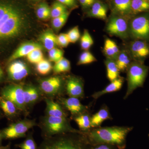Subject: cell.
<instances>
[{
  "instance_id": "1",
  "label": "cell",
  "mask_w": 149,
  "mask_h": 149,
  "mask_svg": "<svg viewBox=\"0 0 149 149\" xmlns=\"http://www.w3.org/2000/svg\"><path fill=\"white\" fill-rule=\"evenodd\" d=\"M26 19L16 6L0 3V41L19 36L26 26Z\"/></svg>"
},
{
  "instance_id": "2",
  "label": "cell",
  "mask_w": 149,
  "mask_h": 149,
  "mask_svg": "<svg viewBox=\"0 0 149 149\" xmlns=\"http://www.w3.org/2000/svg\"><path fill=\"white\" fill-rule=\"evenodd\" d=\"M133 129L129 126H111L91 128L84 132L91 145L107 144L113 145L118 149L126 146V138Z\"/></svg>"
},
{
  "instance_id": "3",
  "label": "cell",
  "mask_w": 149,
  "mask_h": 149,
  "mask_svg": "<svg viewBox=\"0 0 149 149\" xmlns=\"http://www.w3.org/2000/svg\"><path fill=\"white\" fill-rule=\"evenodd\" d=\"M43 139L37 149H89L91 146L80 130Z\"/></svg>"
},
{
  "instance_id": "4",
  "label": "cell",
  "mask_w": 149,
  "mask_h": 149,
  "mask_svg": "<svg viewBox=\"0 0 149 149\" xmlns=\"http://www.w3.org/2000/svg\"><path fill=\"white\" fill-rule=\"evenodd\" d=\"M41 128L43 138L79 130L72 128L67 117L48 116L42 118Z\"/></svg>"
},
{
  "instance_id": "5",
  "label": "cell",
  "mask_w": 149,
  "mask_h": 149,
  "mask_svg": "<svg viewBox=\"0 0 149 149\" xmlns=\"http://www.w3.org/2000/svg\"><path fill=\"white\" fill-rule=\"evenodd\" d=\"M148 67L142 62L134 61L127 69V90L124 100H126L136 89L142 87L149 71Z\"/></svg>"
},
{
  "instance_id": "6",
  "label": "cell",
  "mask_w": 149,
  "mask_h": 149,
  "mask_svg": "<svg viewBox=\"0 0 149 149\" xmlns=\"http://www.w3.org/2000/svg\"><path fill=\"white\" fill-rule=\"evenodd\" d=\"M129 35L134 40L149 42V12L134 15L129 22Z\"/></svg>"
},
{
  "instance_id": "7",
  "label": "cell",
  "mask_w": 149,
  "mask_h": 149,
  "mask_svg": "<svg viewBox=\"0 0 149 149\" xmlns=\"http://www.w3.org/2000/svg\"><path fill=\"white\" fill-rule=\"evenodd\" d=\"M37 125L35 120L24 119L12 123L1 130L3 140H12L26 137V133Z\"/></svg>"
},
{
  "instance_id": "8",
  "label": "cell",
  "mask_w": 149,
  "mask_h": 149,
  "mask_svg": "<svg viewBox=\"0 0 149 149\" xmlns=\"http://www.w3.org/2000/svg\"><path fill=\"white\" fill-rule=\"evenodd\" d=\"M106 31L110 35L126 39L130 35L129 22L125 17L118 15H113L107 23Z\"/></svg>"
},
{
  "instance_id": "9",
  "label": "cell",
  "mask_w": 149,
  "mask_h": 149,
  "mask_svg": "<svg viewBox=\"0 0 149 149\" xmlns=\"http://www.w3.org/2000/svg\"><path fill=\"white\" fill-rule=\"evenodd\" d=\"M1 96L13 103L19 110H26L24 101V85L12 84L7 85L2 89Z\"/></svg>"
},
{
  "instance_id": "10",
  "label": "cell",
  "mask_w": 149,
  "mask_h": 149,
  "mask_svg": "<svg viewBox=\"0 0 149 149\" xmlns=\"http://www.w3.org/2000/svg\"><path fill=\"white\" fill-rule=\"evenodd\" d=\"M42 93L49 97L59 95L65 90V82L60 76H55L42 79L39 82Z\"/></svg>"
},
{
  "instance_id": "11",
  "label": "cell",
  "mask_w": 149,
  "mask_h": 149,
  "mask_svg": "<svg viewBox=\"0 0 149 149\" xmlns=\"http://www.w3.org/2000/svg\"><path fill=\"white\" fill-rule=\"evenodd\" d=\"M129 52L133 60L143 62L149 56V42L134 40L130 43Z\"/></svg>"
},
{
  "instance_id": "12",
  "label": "cell",
  "mask_w": 149,
  "mask_h": 149,
  "mask_svg": "<svg viewBox=\"0 0 149 149\" xmlns=\"http://www.w3.org/2000/svg\"><path fill=\"white\" fill-rule=\"evenodd\" d=\"M7 72L10 80L20 81L28 76L29 69L27 64L21 61L11 62L7 68Z\"/></svg>"
},
{
  "instance_id": "13",
  "label": "cell",
  "mask_w": 149,
  "mask_h": 149,
  "mask_svg": "<svg viewBox=\"0 0 149 149\" xmlns=\"http://www.w3.org/2000/svg\"><path fill=\"white\" fill-rule=\"evenodd\" d=\"M65 90L69 97H84V83L79 77L72 75L68 77L65 81Z\"/></svg>"
},
{
  "instance_id": "14",
  "label": "cell",
  "mask_w": 149,
  "mask_h": 149,
  "mask_svg": "<svg viewBox=\"0 0 149 149\" xmlns=\"http://www.w3.org/2000/svg\"><path fill=\"white\" fill-rule=\"evenodd\" d=\"M60 100L61 104L70 113L73 118L88 112V107L82 104L79 99L77 98L73 97L61 98Z\"/></svg>"
},
{
  "instance_id": "15",
  "label": "cell",
  "mask_w": 149,
  "mask_h": 149,
  "mask_svg": "<svg viewBox=\"0 0 149 149\" xmlns=\"http://www.w3.org/2000/svg\"><path fill=\"white\" fill-rule=\"evenodd\" d=\"M42 49V46L35 42H27L22 44L21 45L11 56L8 59V62L15 61L23 57L26 56L32 51L36 49Z\"/></svg>"
},
{
  "instance_id": "16",
  "label": "cell",
  "mask_w": 149,
  "mask_h": 149,
  "mask_svg": "<svg viewBox=\"0 0 149 149\" xmlns=\"http://www.w3.org/2000/svg\"><path fill=\"white\" fill-rule=\"evenodd\" d=\"M45 101L46 104L47 116L67 117L66 112L61 104L56 102L49 98H46Z\"/></svg>"
},
{
  "instance_id": "17",
  "label": "cell",
  "mask_w": 149,
  "mask_h": 149,
  "mask_svg": "<svg viewBox=\"0 0 149 149\" xmlns=\"http://www.w3.org/2000/svg\"><path fill=\"white\" fill-rule=\"evenodd\" d=\"M112 119L109 110L105 106L102 107L98 111L91 116V126L92 128L101 127L102 123L105 120Z\"/></svg>"
},
{
  "instance_id": "18",
  "label": "cell",
  "mask_w": 149,
  "mask_h": 149,
  "mask_svg": "<svg viewBox=\"0 0 149 149\" xmlns=\"http://www.w3.org/2000/svg\"><path fill=\"white\" fill-rule=\"evenodd\" d=\"M123 82V78L119 77L117 79L111 81L103 90L94 93L92 97L96 100L104 95L119 91L122 88Z\"/></svg>"
},
{
  "instance_id": "19",
  "label": "cell",
  "mask_w": 149,
  "mask_h": 149,
  "mask_svg": "<svg viewBox=\"0 0 149 149\" xmlns=\"http://www.w3.org/2000/svg\"><path fill=\"white\" fill-rule=\"evenodd\" d=\"M131 0H113V10L116 15L125 17L131 14Z\"/></svg>"
},
{
  "instance_id": "20",
  "label": "cell",
  "mask_w": 149,
  "mask_h": 149,
  "mask_svg": "<svg viewBox=\"0 0 149 149\" xmlns=\"http://www.w3.org/2000/svg\"><path fill=\"white\" fill-rule=\"evenodd\" d=\"M107 12L106 6L100 1H95L91 7L88 15L92 17L104 19L107 18Z\"/></svg>"
},
{
  "instance_id": "21",
  "label": "cell",
  "mask_w": 149,
  "mask_h": 149,
  "mask_svg": "<svg viewBox=\"0 0 149 149\" xmlns=\"http://www.w3.org/2000/svg\"><path fill=\"white\" fill-rule=\"evenodd\" d=\"M132 59L129 51L128 52L124 50L120 51L115 60L120 71L123 72L127 70L132 62L131 61Z\"/></svg>"
},
{
  "instance_id": "22",
  "label": "cell",
  "mask_w": 149,
  "mask_h": 149,
  "mask_svg": "<svg viewBox=\"0 0 149 149\" xmlns=\"http://www.w3.org/2000/svg\"><path fill=\"white\" fill-rule=\"evenodd\" d=\"M40 40L48 51L55 48V46L57 45V36L50 29L46 30L40 35Z\"/></svg>"
},
{
  "instance_id": "23",
  "label": "cell",
  "mask_w": 149,
  "mask_h": 149,
  "mask_svg": "<svg viewBox=\"0 0 149 149\" xmlns=\"http://www.w3.org/2000/svg\"><path fill=\"white\" fill-rule=\"evenodd\" d=\"M0 108L5 114L9 117L16 116L19 110L13 103L1 96L0 97Z\"/></svg>"
},
{
  "instance_id": "24",
  "label": "cell",
  "mask_w": 149,
  "mask_h": 149,
  "mask_svg": "<svg viewBox=\"0 0 149 149\" xmlns=\"http://www.w3.org/2000/svg\"><path fill=\"white\" fill-rule=\"evenodd\" d=\"M120 52L118 47L114 41L109 39L105 40L104 52L107 56V58L115 60Z\"/></svg>"
},
{
  "instance_id": "25",
  "label": "cell",
  "mask_w": 149,
  "mask_h": 149,
  "mask_svg": "<svg viewBox=\"0 0 149 149\" xmlns=\"http://www.w3.org/2000/svg\"><path fill=\"white\" fill-rule=\"evenodd\" d=\"M73 119L81 131L86 132L92 128L91 126V116L88 111L77 116L74 118Z\"/></svg>"
},
{
  "instance_id": "26",
  "label": "cell",
  "mask_w": 149,
  "mask_h": 149,
  "mask_svg": "<svg viewBox=\"0 0 149 149\" xmlns=\"http://www.w3.org/2000/svg\"><path fill=\"white\" fill-rule=\"evenodd\" d=\"M105 63L106 66L107 77L109 80L111 82L117 79L119 77L120 70L118 69L115 61L107 58Z\"/></svg>"
},
{
  "instance_id": "27",
  "label": "cell",
  "mask_w": 149,
  "mask_h": 149,
  "mask_svg": "<svg viewBox=\"0 0 149 149\" xmlns=\"http://www.w3.org/2000/svg\"><path fill=\"white\" fill-rule=\"evenodd\" d=\"M149 12V3L146 0H131V14Z\"/></svg>"
},
{
  "instance_id": "28",
  "label": "cell",
  "mask_w": 149,
  "mask_h": 149,
  "mask_svg": "<svg viewBox=\"0 0 149 149\" xmlns=\"http://www.w3.org/2000/svg\"><path fill=\"white\" fill-rule=\"evenodd\" d=\"M71 69L70 63L67 59L63 58L59 61L55 63L53 67V70L56 74L69 72Z\"/></svg>"
},
{
  "instance_id": "29",
  "label": "cell",
  "mask_w": 149,
  "mask_h": 149,
  "mask_svg": "<svg viewBox=\"0 0 149 149\" xmlns=\"http://www.w3.org/2000/svg\"><path fill=\"white\" fill-rule=\"evenodd\" d=\"M51 8L45 3H40L37 10V17L42 20H46L51 17Z\"/></svg>"
},
{
  "instance_id": "30",
  "label": "cell",
  "mask_w": 149,
  "mask_h": 149,
  "mask_svg": "<svg viewBox=\"0 0 149 149\" xmlns=\"http://www.w3.org/2000/svg\"><path fill=\"white\" fill-rule=\"evenodd\" d=\"M52 69L53 67L50 62L45 59L36 64V70L42 75H47L49 73Z\"/></svg>"
},
{
  "instance_id": "31",
  "label": "cell",
  "mask_w": 149,
  "mask_h": 149,
  "mask_svg": "<svg viewBox=\"0 0 149 149\" xmlns=\"http://www.w3.org/2000/svg\"><path fill=\"white\" fill-rule=\"evenodd\" d=\"M94 44L92 36L87 29H85L80 39V46L82 49L88 51Z\"/></svg>"
},
{
  "instance_id": "32",
  "label": "cell",
  "mask_w": 149,
  "mask_h": 149,
  "mask_svg": "<svg viewBox=\"0 0 149 149\" xmlns=\"http://www.w3.org/2000/svg\"><path fill=\"white\" fill-rule=\"evenodd\" d=\"M42 49L38 48L30 52L26 56L27 61L32 64H37L44 59V55Z\"/></svg>"
},
{
  "instance_id": "33",
  "label": "cell",
  "mask_w": 149,
  "mask_h": 149,
  "mask_svg": "<svg viewBox=\"0 0 149 149\" xmlns=\"http://www.w3.org/2000/svg\"><path fill=\"white\" fill-rule=\"evenodd\" d=\"M69 14V12L67 11L61 16L52 19V26L56 31H59L64 26L68 19Z\"/></svg>"
},
{
  "instance_id": "34",
  "label": "cell",
  "mask_w": 149,
  "mask_h": 149,
  "mask_svg": "<svg viewBox=\"0 0 149 149\" xmlns=\"http://www.w3.org/2000/svg\"><path fill=\"white\" fill-rule=\"evenodd\" d=\"M20 149H37V144L34 140L32 133H28L26 139L21 143L17 145Z\"/></svg>"
},
{
  "instance_id": "35",
  "label": "cell",
  "mask_w": 149,
  "mask_h": 149,
  "mask_svg": "<svg viewBox=\"0 0 149 149\" xmlns=\"http://www.w3.org/2000/svg\"><path fill=\"white\" fill-rule=\"evenodd\" d=\"M67 7L61 3L56 2L51 8V17L53 19L62 15L67 12Z\"/></svg>"
},
{
  "instance_id": "36",
  "label": "cell",
  "mask_w": 149,
  "mask_h": 149,
  "mask_svg": "<svg viewBox=\"0 0 149 149\" xmlns=\"http://www.w3.org/2000/svg\"><path fill=\"white\" fill-rule=\"evenodd\" d=\"M97 61V59L91 52L85 51L80 54L77 65H82L90 64Z\"/></svg>"
},
{
  "instance_id": "37",
  "label": "cell",
  "mask_w": 149,
  "mask_h": 149,
  "mask_svg": "<svg viewBox=\"0 0 149 149\" xmlns=\"http://www.w3.org/2000/svg\"><path fill=\"white\" fill-rule=\"evenodd\" d=\"M63 51L58 48H54L49 51V60L51 62H57L63 58Z\"/></svg>"
},
{
  "instance_id": "38",
  "label": "cell",
  "mask_w": 149,
  "mask_h": 149,
  "mask_svg": "<svg viewBox=\"0 0 149 149\" xmlns=\"http://www.w3.org/2000/svg\"><path fill=\"white\" fill-rule=\"evenodd\" d=\"M67 34L68 39L70 43H74L77 42L80 37L79 27L76 26L73 27L68 31Z\"/></svg>"
},
{
  "instance_id": "39",
  "label": "cell",
  "mask_w": 149,
  "mask_h": 149,
  "mask_svg": "<svg viewBox=\"0 0 149 149\" xmlns=\"http://www.w3.org/2000/svg\"><path fill=\"white\" fill-rule=\"evenodd\" d=\"M70 42L67 33H61L57 36V44L62 47H66Z\"/></svg>"
},
{
  "instance_id": "40",
  "label": "cell",
  "mask_w": 149,
  "mask_h": 149,
  "mask_svg": "<svg viewBox=\"0 0 149 149\" xmlns=\"http://www.w3.org/2000/svg\"><path fill=\"white\" fill-rule=\"evenodd\" d=\"M40 92L37 88L31 85L30 95V105L34 104L39 100Z\"/></svg>"
},
{
  "instance_id": "41",
  "label": "cell",
  "mask_w": 149,
  "mask_h": 149,
  "mask_svg": "<svg viewBox=\"0 0 149 149\" xmlns=\"http://www.w3.org/2000/svg\"><path fill=\"white\" fill-rule=\"evenodd\" d=\"M31 85H24V101L26 106H30V95Z\"/></svg>"
},
{
  "instance_id": "42",
  "label": "cell",
  "mask_w": 149,
  "mask_h": 149,
  "mask_svg": "<svg viewBox=\"0 0 149 149\" xmlns=\"http://www.w3.org/2000/svg\"><path fill=\"white\" fill-rule=\"evenodd\" d=\"M89 149H118L113 145L107 144H99L92 145L91 144Z\"/></svg>"
},
{
  "instance_id": "43",
  "label": "cell",
  "mask_w": 149,
  "mask_h": 149,
  "mask_svg": "<svg viewBox=\"0 0 149 149\" xmlns=\"http://www.w3.org/2000/svg\"><path fill=\"white\" fill-rule=\"evenodd\" d=\"M58 2L61 3L67 8H72L76 6V0H57Z\"/></svg>"
},
{
  "instance_id": "44",
  "label": "cell",
  "mask_w": 149,
  "mask_h": 149,
  "mask_svg": "<svg viewBox=\"0 0 149 149\" xmlns=\"http://www.w3.org/2000/svg\"><path fill=\"white\" fill-rule=\"evenodd\" d=\"M96 0H79L81 5L84 8L91 7Z\"/></svg>"
},
{
  "instance_id": "45",
  "label": "cell",
  "mask_w": 149,
  "mask_h": 149,
  "mask_svg": "<svg viewBox=\"0 0 149 149\" xmlns=\"http://www.w3.org/2000/svg\"><path fill=\"white\" fill-rule=\"evenodd\" d=\"M0 149H11L10 143H9L7 146H0Z\"/></svg>"
},
{
  "instance_id": "46",
  "label": "cell",
  "mask_w": 149,
  "mask_h": 149,
  "mask_svg": "<svg viewBox=\"0 0 149 149\" xmlns=\"http://www.w3.org/2000/svg\"><path fill=\"white\" fill-rule=\"evenodd\" d=\"M4 73L3 72L2 69L1 67L0 66V81L2 80L3 77Z\"/></svg>"
},
{
  "instance_id": "47",
  "label": "cell",
  "mask_w": 149,
  "mask_h": 149,
  "mask_svg": "<svg viewBox=\"0 0 149 149\" xmlns=\"http://www.w3.org/2000/svg\"><path fill=\"white\" fill-rule=\"evenodd\" d=\"M3 140L2 133L1 130H0V146H1L2 142Z\"/></svg>"
},
{
  "instance_id": "48",
  "label": "cell",
  "mask_w": 149,
  "mask_h": 149,
  "mask_svg": "<svg viewBox=\"0 0 149 149\" xmlns=\"http://www.w3.org/2000/svg\"><path fill=\"white\" fill-rule=\"evenodd\" d=\"M31 1H41V0H31Z\"/></svg>"
},
{
  "instance_id": "49",
  "label": "cell",
  "mask_w": 149,
  "mask_h": 149,
  "mask_svg": "<svg viewBox=\"0 0 149 149\" xmlns=\"http://www.w3.org/2000/svg\"><path fill=\"white\" fill-rule=\"evenodd\" d=\"M146 1H147L149 3V0H146Z\"/></svg>"
},
{
  "instance_id": "50",
  "label": "cell",
  "mask_w": 149,
  "mask_h": 149,
  "mask_svg": "<svg viewBox=\"0 0 149 149\" xmlns=\"http://www.w3.org/2000/svg\"><path fill=\"white\" fill-rule=\"evenodd\" d=\"M148 137H149V134L148 135Z\"/></svg>"
},
{
  "instance_id": "51",
  "label": "cell",
  "mask_w": 149,
  "mask_h": 149,
  "mask_svg": "<svg viewBox=\"0 0 149 149\" xmlns=\"http://www.w3.org/2000/svg\"><path fill=\"white\" fill-rule=\"evenodd\" d=\"M0 116H1V113H0Z\"/></svg>"
}]
</instances>
